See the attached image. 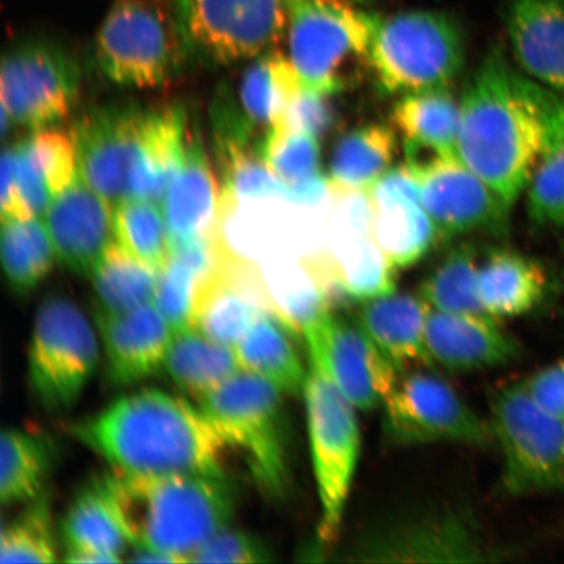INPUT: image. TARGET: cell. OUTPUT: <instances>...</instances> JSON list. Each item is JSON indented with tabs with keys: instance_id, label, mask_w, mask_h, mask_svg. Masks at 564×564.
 Instances as JSON below:
<instances>
[{
	"instance_id": "obj_1",
	"label": "cell",
	"mask_w": 564,
	"mask_h": 564,
	"mask_svg": "<svg viewBox=\"0 0 564 564\" xmlns=\"http://www.w3.org/2000/svg\"><path fill=\"white\" fill-rule=\"evenodd\" d=\"M70 433L126 475L225 477L232 448L202 408L160 390L127 394Z\"/></svg>"
},
{
	"instance_id": "obj_2",
	"label": "cell",
	"mask_w": 564,
	"mask_h": 564,
	"mask_svg": "<svg viewBox=\"0 0 564 564\" xmlns=\"http://www.w3.org/2000/svg\"><path fill=\"white\" fill-rule=\"evenodd\" d=\"M460 102L458 159L513 206L544 151L533 80L514 73L502 48L492 46L467 82Z\"/></svg>"
},
{
	"instance_id": "obj_3",
	"label": "cell",
	"mask_w": 564,
	"mask_h": 564,
	"mask_svg": "<svg viewBox=\"0 0 564 564\" xmlns=\"http://www.w3.org/2000/svg\"><path fill=\"white\" fill-rule=\"evenodd\" d=\"M131 547L192 563L197 549L229 527L236 492L228 476H139L112 470L101 478Z\"/></svg>"
},
{
	"instance_id": "obj_4",
	"label": "cell",
	"mask_w": 564,
	"mask_h": 564,
	"mask_svg": "<svg viewBox=\"0 0 564 564\" xmlns=\"http://www.w3.org/2000/svg\"><path fill=\"white\" fill-rule=\"evenodd\" d=\"M369 67L386 95L451 88L463 73L467 45L447 13H368Z\"/></svg>"
},
{
	"instance_id": "obj_5",
	"label": "cell",
	"mask_w": 564,
	"mask_h": 564,
	"mask_svg": "<svg viewBox=\"0 0 564 564\" xmlns=\"http://www.w3.org/2000/svg\"><path fill=\"white\" fill-rule=\"evenodd\" d=\"M192 52L174 11L152 0H117L96 37V61L119 86H167L185 69Z\"/></svg>"
},
{
	"instance_id": "obj_6",
	"label": "cell",
	"mask_w": 564,
	"mask_h": 564,
	"mask_svg": "<svg viewBox=\"0 0 564 564\" xmlns=\"http://www.w3.org/2000/svg\"><path fill=\"white\" fill-rule=\"evenodd\" d=\"M288 46L303 88L338 95L369 67L368 12L324 0H288Z\"/></svg>"
},
{
	"instance_id": "obj_7",
	"label": "cell",
	"mask_w": 564,
	"mask_h": 564,
	"mask_svg": "<svg viewBox=\"0 0 564 564\" xmlns=\"http://www.w3.org/2000/svg\"><path fill=\"white\" fill-rule=\"evenodd\" d=\"M345 554L359 563H484L503 553L470 511L443 507L379 521L359 533Z\"/></svg>"
},
{
	"instance_id": "obj_8",
	"label": "cell",
	"mask_w": 564,
	"mask_h": 564,
	"mask_svg": "<svg viewBox=\"0 0 564 564\" xmlns=\"http://www.w3.org/2000/svg\"><path fill=\"white\" fill-rule=\"evenodd\" d=\"M494 443L503 458L502 485L512 497L564 492V421L532 399L523 384L494 394Z\"/></svg>"
},
{
	"instance_id": "obj_9",
	"label": "cell",
	"mask_w": 564,
	"mask_h": 564,
	"mask_svg": "<svg viewBox=\"0 0 564 564\" xmlns=\"http://www.w3.org/2000/svg\"><path fill=\"white\" fill-rule=\"evenodd\" d=\"M302 398L321 507L317 538L322 544L330 545L340 532L355 481L361 453V430L357 408L323 373L310 366Z\"/></svg>"
},
{
	"instance_id": "obj_10",
	"label": "cell",
	"mask_w": 564,
	"mask_h": 564,
	"mask_svg": "<svg viewBox=\"0 0 564 564\" xmlns=\"http://www.w3.org/2000/svg\"><path fill=\"white\" fill-rule=\"evenodd\" d=\"M282 397L268 380L242 370L199 404L272 497L285 492L289 479Z\"/></svg>"
},
{
	"instance_id": "obj_11",
	"label": "cell",
	"mask_w": 564,
	"mask_h": 564,
	"mask_svg": "<svg viewBox=\"0 0 564 564\" xmlns=\"http://www.w3.org/2000/svg\"><path fill=\"white\" fill-rule=\"evenodd\" d=\"M73 301L53 295L34 317L28 377L34 397L52 412L66 411L82 398L100 364V341Z\"/></svg>"
},
{
	"instance_id": "obj_12",
	"label": "cell",
	"mask_w": 564,
	"mask_h": 564,
	"mask_svg": "<svg viewBox=\"0 0 564 564\" xmlns=\"http://www.w3.org/2000/svg\"><path fill=\"white\" fill-rule=\"evenodd\" d=\"M174 15L193 55L217 65L278 51L288 0H175Z\"/></svg>"
},
{
	"instance_id": "obj_13",
	"label": "cell",
	"mask_w": 564,
	"mask_h": 564,
	"mask_svg": "<svg viewBox=\"0 0 564 564\" xmlns=\"http://www.w3.org/2000/svg\"><path fill=\"white\" fill-rule=\"evenodd\" d=\"M383 408L387 438L399 446L457 443L488 447L490 421L474 411L446 380L423 371L400 373Z\"/></svg>"
},
{
	"instance_id": "obj_14",
	"label": "cell",
	"mask_w": 564,
	"mask_h": 564,
	"mask_svg": "<svg viewBox=\"0 0 564 564\" xmlns=\"http://www.w3.org/2000/svg\"><path fill=\"white\" fill-rule=\"evenodd\" d=\"M2 108L11 123L40 131L65 119L80 94V69L52 42H19L3 56Z\"/></svg>"
},
{
	"instance_id": "obj_15",
	"label": "cell",
	"mask_w": 564,
	"mask_h": 564,
	"mask_svg": "<svg viewBox=\"0 0 564 564\" xmlns=\"http://www.w3.org/2000/svg\"><path fill=\"white\" fill-rule=\"evenodd\" d=\"M154 110L102 106L77 119L73 129L77 174L112 207L131 199Z\"/></svg>"
},
{
	"instance_id": "obj_16",
	"label": "cell",
	"mask_w": 564,
	"mask_h": 564,
	"mask_svg": "<svg viewBox=\"0 0 564 564\" xmlns=\"http://www.w3.org/2000/svg\"><path fill=\"white\" fill-rule=\"evenodd\" d=\"M308 366L323 373L357 411L382 406L400 372L358 324L324 313L302 329Z\"/></svg>"
},
{
	"instance_id": "obj_17",
	"label": "cell",
	"mask_w": 564,
	"mask_h": 564,
	"mask_svg": "<svg viewBox=\"0 0 564 564\" xmlns=\"http://www.w3.org/2000/svg\"><path fill=\"white\" fill-rule=\"evenodd\" d=\"M409 166L417 175L421 204L440 243L474 232L502 236L509 230L512 206L460 159L436 156Z\"/></svg>"
},
{
	"instance_id": "obj_18",
	"label": "cell",
	"mask_w": 564,
	"mask_h": 564,
	"mask_svg": "<svg viewBox=\"0 0 564 564\" xmlns=\"http://www.w3.org/2000/svg\"><path fill=\"white\" fill-rule=\"evenodd\" d=\"M45 217L56 259L69 271L89 278L116 242L111 204L77 174L54 197Z\"/></svg>"
},
{
	"instance_id": "obj_19",
	"label": "cell",
	"mask_w": 564,
	"mask_h": 564,
	"mask_svg": "<svg viewBox=\"0 0 564 564\" xmlns=\"http://www.w3.org/2000/svg\"><path fill=\"white\" fill-rule=\"evenodd\" d=\"M95 321L112 384L143 382L164 369L174 333L153 303L127 313L97 306Z\"/></svg>"
},
{
	"instance_id": "obj_20",
	"label": "cell",
	"mask_w": 564,
	"mask_h": 564,
	"mask_svg": "<svg viewBox=\"0 0 564 564\" xmlns=\"http://www.w3.org/2000/svg\"><path fill=\"white\" fill-rule=\"evenodd\" d=\"M426 347L433 365L453 372H475L509 365L520 344L489 314L430 310Z\"/></svg>"
},
{
	"instance_id": "obj_21",
	"label": "cell",
	"mask_w": 564,
	"mask_h": 564,
	"mask_svg": "<svg viewBox=\"0 0 564 564\" xmlns=\"http://www.w3.org/2000/svg\"><path fill=\"white\" fill-rule=\"evenodd\" d=\"M506 26L519 66L564 96V0H511Z\"/></svg>"
},
{
	"instance_id": "obj_22",
	"label": "cell",
	"mask_w": 564,
	"mask_h": 564,
	"mask_svg": "<svg viewBox=\"0 0 564 564\" xmlns=\"http://www.w3.org/2000/svg\"><path fill=\"white\" fill-rule=\"evenodd\" d=\"M430 307L420 294L398 293L364 302L357 324L400 373L433 368L426 347Z\"/></svg>"
},
{
	"instance_id": "obj_23",
	"label": "cell",
	"mask_w": 564,
	"mask_h": 564,
	"mask_svg": "<svg viewBox=\"0 0 564 564\" xmlns=\"http://www.w3.org/2000/svg\"><path fill=\"white\" fill-rule=\"evenodd\" d=\"M391 121L404 140L408 164L435 156L458 159L462 102L449 88L401 96L391 111Z\"/></svg>"
},
{
	"instance_id": "obj_24",
	"label": "cell",
	"mask_w": 564,
	"mask_h": 564,
	"mask_svg": "<svg viewBox=\"0 0 564 564\" xmlns=\"http://www.w3.org/2000/svg\"><path fill=\"white\" fill-rule=\"evenodd\" d=\"M67 563H121L131 541L101 479L77 494L62 521Z\"/></svg>"
},
{
	"instance_id": "obj_25",
	"label": "cell",
	"mask_w": 564,
	"mask_h": 564,
	"mask_svg": "<svg viewBox=\"0 0 564 564\" xmlns=\"http://www.w3.org/2000/svg\"><path fill=\"white\" fill-rule=\"evenodd\" d=\"M223 193L200 138L188 139L185 161L162 203L173 247L209 235L216 224Z\"/></svg>"
},
{
	"instance_id": "obj_26",
	"label": "cell",
	"mask_w": 564,
	"mask_h": 564,
	"mask_svg": "<svg viewBox=\"0 0 564 564\" xmlns=\"http://www.w3.org/2000/svg\"><path fill=\"white\" fill-rule=\"evenodd\" d=\"M544 268L523 253L491 250L478 268V293L486 314L511 319L533 312L545 297Z\"/></svg>"
},
{
	"instance_id": "obj_27",
	"label": "cell",
	"mask_w": 564,
	"mask_h": 564,
	"mask_svg": "<svg viewBox=\"0 0 564 564\" xmlns=\"http://www.w3.org/2000/svg\"><path fill=\"white\" fill-rule=\"evenodd\" d=\"M293 330L273 312H265L236 345L239 366L268 380L284 394L302 397L308 368L292 338Z\"/></svg>"
},
{
	"instance_id": "obj_28",
	"label": "cell",
	"mask_w": 564,
	"mask_h": 564,
	"mask_svg": "<svg viewBox=\"0 0 564 564\" xmlns=\"http://www.w3.org/2000/svg\"><path fill=\"white\" fill-rule=\"evenodd\" d=\"M164 369L173 382L199 404L242 371L235 348L197 328L173 335Z\"/></svg>"
},
{
	"instance_id": "obj_29",
	"label": "cell",
	"mask_w": 564,
	"mask_h": 564,
	"mask_svg": "<svg viewBox=\"0 0 564 564\" xmlns=\"http://www.w3.org/2000/svg\"><path fill=\"white\" fill-rule=\"evenodd\" d=\"M398 154V133L390 126L370 123L337 140L329 161V188L369 189Z\"/></svg>"
},
{
	"instance_id": "obj_30",
	"label": "cell",
	"mask_w": 564,
	"mask_h": 564,
	"mask_svg": "<svg viewBox=\"0 0 564 564\" xmlns=\"http://www.w3.org/2000/svg\"><path fill=\"white\" fill-rule=\"evenodd\" d=\"M302 88L291 59L272 51L253 59L239 87V110L256 129L265 131L285 115L289 104Z\"/></svg>"
},
{
	"instance_id": "obj_31",
	"label": "cell",
	"mask_w": 564,
	"mask_h": 564,
	"mask_svg": "<svg viewBox=\"0 0 564 564\" xmlns=\"http://www.w3.org/2000/svg\"><path fill=\"white\" fill-rule=\"evenodd\" d=\"M53 465V446L44 436L7 427L0 438V502L32 503L42 497Z\"/></svg>"
},
{
	"instance_id": "obj_32",
	"label": "cell",
	"mask_w": 564,
	"mask_h": 564,
	"mask_svg": "<svg viewBox=\"0 0 564 564\" xmlns=\"http://www.w3.org/2000/svg\"><path fill=\"white\" fill-rule=\"evenodd\" d=\"M373 208L371 237L397 270L417 264L440 243L421 203L399 200Z\"/></svg>"
},
{
	"instance_id": "obj_33",
	"label": "cell",
	"mask_w": 564,
	"mask_h": 564,
	"mask_svg": "<svg viewBox=\"0 0 564 564\" xmlns=\"http://www.w3.org/2000/svg\"><path fill=\"white\" fill-rule=\"evenodd\" d=\"M0 257L7 280L19 294L34 291L51 273L56 256L46 224L39 217L2 220Z\"/></svg>"
},
{
	"instance_id": "obj_34",
	"label": "cell",
	"mask_w": 564,
	"mask_h": 564,
	"mask_svg": "<svg viewBox=\"0 0 564 564\" xmlns=\"http://www.w3.org/2000/svg\"><path fill=\"white\" fill-rule=\"evenodd\" d=\"M89 279L98 307L109 313H127L152 303L159 272L131 257L115 242Z\"/></svg>"
},
{
	"instance_id": "obj_35",
	"label": "cell",
	"mask_w": 564,
	"mask_h": 564,
	"mask_svg": "<svg viewBox=\"0 0 564 564\" xmlns=\"http://www.w3.org/2000/svg\"><path fill=\"white\" fill-rule=\"evenodd\" d=\"M478 268L476 246L458 245L422 281L419 294L436 312L486 314L478 293Z\"/></svg>"
},
{
	"instance_id": "obj_36",
	"label": "cell",
	"mask_w": 564,
	"mask_h": 564,
	"mask_svg": "<svg viewBox=\"0 0 564 564\" xmlns=\"http://www.w3.org/2000/svg\"><path fill=\"white\" fill-rule=\"evenodd\" d=\"M116 242L141 263L162 271L172 257L164 210L156 203L127 199L112 207Z\"/></svg>"
},
{
	"instance_id": "obj_37",
	"label": "cell",
	"mask_w": 564,
	"mask_h": 564,
	"mask_svg": "<svg viewBox=\"0 0 564 564\" xmlns=\"http://www.w3.org/2000/svg\"><path fill=\"white\" fill-rule=\"evenodd\" d=\"M335 263L347 301L364 303L397 292L398 270L371 236L356 237Z\"/></svg>"
},
{
	"instance_id": "obj_38",
	"label": "cell",
	"mask_w": 564,
	"mask_h": 564,
	"mask_svg": "<svg viewBox=\"0 0 564 564\" xmlns=\"http://www.w3.org/2000/svg\"><path fill=\"white\" fill-rule=\"evenodd\" d=\"M256 151L270 171L289 186L322 174L319 139L285 122L273 123L259 139Z\"/></svg>"
},
{
	"instance_id": "obj_39",
	"label": "cell",
	"mask_w": 564,
	"mask_h": 564,
	"mask_svg": "<svg viewBox=\"0 0 564 564\" xmlns=\"http://www.w3.org/2000/svg\"><path fill=\"white\" fill-rule=\"evenodd\" d=\"M58 561L51 507L47 499L41 497L3 527L0 563L51 564Z\"/></svg>"
},
{
	"instance_id": "obj_40",
	"label": "cell",
	"mask_w": 564,
	"mask_h": 564,
	"mask_svg": "<svg viewBox=\"0 0 564 564\" xmlns=\"http://www.w3.org/2000/svg\"><path fill=\"white\" fill-rule=\"evenodd\" d=\"M528 214L540 227H564V139L541 154L529 182Z\"/></svg>"
},
{
	"instance_id": "obj_41",
	"label": "cell",
	"mask_w": 564,
	"mask_h": 564,
	"mask_svg": "<svg viewBox=\"0 0 564 564\" xmlns=\"http://www.w3.org/2000/svg\"><path fill=\"white\" fill-rule=\"evenodd\" d=\"M200 278L188 267L171 258L164 270L159 272L153 305L173 333L195 328L196 294Z\"/></svg>"
},
{
	"instance_id": "obj_42",
	"label": "cell",
	"mask_w": 564,
	"mask_h": 564,
	"mask_svg": "<svg viewBox=\"0 0 564 564\" xmlns=\"http://www.w3.org/2000/svg\"><path fill=\"white\" fill-rule=\"evenodd\" d=\"M21 144L45 180L53 199L65 192L76 178L77 158L73 137L44 129L30 139L21 140Z\"/></svg>"
},
{
	"instance_id": "obj_43",
	"label": "cell",
	"mask_w": 564,
	"mask_h": 564,
	"mask_svg": "<svg viewBox=\"0 0 564 564\" xmlns=\"http://www.w3.org/2000/svg\"><path fill=\"white\" fill-rule=\"evenodd\" d=\"M272 561L271 550L251 533L229 527L196 550L192 563L259 564Z\"/></svg>"
},
{
	"instance_id": "obj_44",
	"label": "cell",
	"mask_w": 564,
	"mask_h": 564,
	"mask_svg": "<svg viewBox=\"0 0 564 564\" xmlns=\"http://www.w3.org/2000/svg\"><path fill=\"white\" fill-rule=\"evenodd\" d=\"M333 97L334 95L324 91L302 87L280 121L293 129L312 133L316 139L326 138L338 124V112Z\"/></svg>"
},
{
	"instance_id": "obj_45",
	"label": "cell",
	"mask_w": 564,
	"mask_h": 564,
	"mask_svg": "<svg viewBox=\"0 0 564 564\" xmlns=\"http://www.w3.org/2000/svg\"><path fill=\"white\" fill-rule=\"evenodd\" d=\"M521 384L535 403L564 421V359L535 371Z\"/></svg>"
},
{
	"instance_id": "obj_46",
	"label": "cell",
	"mask_w": 564,
	"mask_h": 564,
	"mask_svg": "<svg viewBox=\"0 0 564 564\" xmlns=\"http://www.w3.org/2000/svg\"><path fill=\"white\" fill-rule=\"evenodd\" d=\"M369 193L373 206L399 200L421 203L420 181L408 164L388 169L369 188Z\"/></svg>"
},
{
	"instance_id": "obj_47",
	"label": "cell",
	"mask_w": 564,
	"mask_h": 564,
	"mask_svg": "<svg viewBox=\"0 0 564 564\" xmlns=\"http://www.w3.org/2000/svg\"><path fill=\"white\" fill-rule=\"evenodd\" d=\"M6 218H31L19 200L13 147L6 148L2 160V220Z\"/></svg>"
},
{
	"instance_id": "obj_48",
	"label": "cell",
	"mask_w": 564,
	"mask_h": 564,
	"mask_svg": "<svg viewBox=\"0 0 564 564\" xmlns=\"http://www.w3.org/2000/svg\"><path fill=\"white\" fill-rule=\"evenodd\" d=\"M324 2L357 7L369 4L373 2V0H324Z\"/></svg>"
}]
</instances>
